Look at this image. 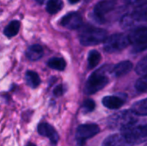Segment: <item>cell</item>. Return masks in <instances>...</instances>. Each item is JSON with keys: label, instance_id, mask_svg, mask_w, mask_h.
<instances>
[{"label": "cell", "instance_id": "cell-1", "mask_svg": "<svg viewBox=\"0 0 147 146\" xmlns=\"http://www.w3.org/2000/svg\"><path fill=\"white\" fill-rule=\"evenodd\" d=\"M111 67V65H105L91 73L84 85V93L86 95H94L102 89L109 83V80L107 72L110 71Z\"/></svg>", "mask_w": 147, "mask_h": 146}, {"label": "cell", "instance_id": "cell-2", "mask_svg": "<svg viewBox=\"0 0 147 146\" xmlns=\"http://www.w3.org/2000/svg\"><path fill=\"white\" fill-rule=\"evenodd\" d=\"M79 33V41L82 46H91L104 42L108 37V32L103 28L86 25L82 26Z\"/></svg>", "mask_w": 147, "mask_h": 146}, {"label": "cell", "instance_id": "cell-3", "mask_svg": "<svg viewBox=\"0 0 147 146\" xmlns=\"http://www.w3.org/2000/svg\"><path fill=\"white\" fill-rule=\"evenodd\" d=\"M138 119L131 110H123L110 116L108 120V126L111 129H120L121 131L137 124Z\"/></svg>", "mask_w": 147, "mask_h": 146}, {"label": "cell", "instance_id": "cell-4", "mask_svg": "<svg viewBox=\"0 0 147 146\" xmlns=\"http://www.w3.org/2000/svg\"><path fill=\"white\" fill-rule=\"evenodd\" d=\"M121 133L125 138L130 146L139 145L146 142L147 126L146 125L137 126V124L121 131Z\"/></svg>", "mask_w": 147, "mask_h": 146}, {"label": "cell", "instance_id": "cell-5", "mask_svg": "<svg viewBox=\"0 0 147 146\" xmlns=\"http://www.w3.org/2000/svg\"><path fill=\"white\" fill-rule=\"evenodd\" d=\"M130 44L133 45V52L135 53L146 51L147 48V28H137L127 35Z\"/></svg>", "mask_w": 147, "mask_h": 146}, {"label": "cell", "instance_id": "cell-6", "mask_svg": "<svg viewBox=\"0 0 147 146\" xmlns=\"http://www.w3.org/2000/svg\"><path fill=\"white\" fill-rule=\"evenodd\" d=\"M130 45L127 35L124 34H115L107 37L104 40V51L109 53H115L122 51Z\"/></svg>", "mask_w": 147, "mask_h": 146}, {"label": "cell", "instance_id": "cell-7", "mask_svg": "<svg viewBox=\"0 0 147 146\" xmlns=\"http://www.w3.org/2000/svg\"><path fill=\"white\" fill-rule=\"evenodd\" d=\"M99 132L100 128L96 124L90 123L80 125L76 131V139L78 144L80 146H83L88 139L95 137Z\"/></svg>", "mask_w": 147, "mask_h": 146}, {"label": "cell", "instance_id": "cell-8", "mask_svg": "<svg viewBox=\"0 0 147 146\" xmlns=\"http://www.w3.org/2000/svg\"><path fill=\"white\" fill-rule=\"evenodd\" d=\"M116 3L113 0H103L97 3L93 9L92 17L98 23H104L106 22L105 15L111 12L115 8Z\"/></svg>", "mask_w": 147, "mask_h": 146}, {"label": "cell", "instance_id": "cell-9", "mask_svg": "<svg viewBox=\"0 0 147 146\" xmlns=\"http://www.w3.org/2000/svg\"><path fill=\"white\" fill-rule=\"evenodd\" d=\"M59 23L68 29H78L83 26V18L78 12H70L62 17Z\"/></svg>", "mask_w": 147, "mask_h": 146}, {"label": "cell", "instance_id": "cell-10", "mask_svg": "<svg viewBox=\"0 0 147 146\" xmlns=\"http://www.w3.org/2000/svg\"><path fill=\"white\" fill-rule=\"evenodd\" d=\"M37 131H38L40 135L47 138L53 145L58 144V141L59 139V133H57L55 128L53 126H51L50 124H48L47 122L40 123L38 125Z\"/></svg>", "mask_w": 147, "mask_h": 146}, {"label": "cell", "instance_id": "cell-11", "mask_svg": "<svg viewBox=\"0 0 147 146\" xmlns=\"http://www.w3.org/2000/svg\"><path fill=\"white\" fill-rule=\"evenodd\" d=\"M133 70V63L129 60L121 61L115 65H112L110 69V73L115 77H121L128 74Z\"/></svg>", "mask_w": 147, "mask_h": 146}, {"label": "cell", "instance_id": "cell-12", "mask_svg": "<svg viewBox=\"0 0 147 146\" xmlns=\"http://www.w3.org/2000/svg\"><path fill=\"white\" fill-rule=\"evenodd\" d=\"M102 105L109 109H119L125 103V99L116 96H108L102 98Z\"/></svg>", "mask_w": 147, "mask_h": 146}, {"label": "cell", "instance_id": "cell-13", "mask_svg": "<svg viewBox=\"0 0 147 146\" xmlns=\"http://www.w3.org/2000/svg\"><path fill=\"white\" fill-rule=\"evenodd\" d=\"M102 146H130L125 138L122 136L121 133H116L112 134L107 137L102 144Z\"/></svg>", "mask_w": 147, "mask_h": 146}, {"label": "cell", "instance_id": "cell-14", "mask_svg": "<svg viewBox=\"0 0 147 146\" xmlns=\"http://www.w3.org/2000/svg\"><path fill=\"white\" fill-rule=\"evenodd\" d=\"M43 54H44L43 47L40 45H32L26 51V56L31 61H37L40 59Z\"/></svg>", "mask_w": 147, "mask_h": 146}, {"label": "cell", "instance_id": "cell-15", "mask_svg": "<svg viewBox=\"0 0 147 146\" xmlns=\"http://www.w3.org/2000/svg\"><path fill=\"white\" fill-rule=\"evenodd\" d=\"M20 27H21L20 22L17 20H13L5 27V28L3 29V34L6 37L12 38L19 33Z\"/></svg>", "mask_w": 147, "mask_h": 146}, {"label": "cell", "instance_id": "cell-16", "mask_svg": "<svg viewBox=\"0 0 147 146\" xmlns=\"http://www.w3.org/2000/svg\"><path fill=\"white\" fill-rule=\"evenodd\" d=\"M134 114L140 116L147 115V99H143L134 103L130 109Z\"/></svg>", "mask_w": 147, "mask_h": 146}, {"label": "cell", "instance_id": "cell-17", "mask_svg": "<svg viewBox=\"0 0 147 146\" xmlns=\"http://www.w3.org/2000/svg\"><path fill=\"white\" fill-rule=\"evenodd\" d=\"M25 79L28 85L32 89H36L40 84V78L35 71H28L25 74Z\"/></svg>", "mask_w": 147, "mask_h": 146}, {"label": "cell", "instance_id": "cell-18", "mask_svg": "<svg viewBox=\"0 0 147 146\" xmlns=\"http://www.w3.org/2000/svg\"><path fill=\"white\" fill-rule=\"evenodd\" d=\"M146 3L141 5L137 6V8L134 9V10H133L131 12V14L133 15L134 18L136 20L137 22H146Z\"/></svg>", "mask_w": 147, "mask_h": 146}, {"label": "cell", "instance_id": "cell-19", "mask_svg": "<svg viewBox=\"0 0 147 146\" xmlns=\"http://www.w3.org/2000/svg\"><path fill=\"white\" fill-rule=\"evenodd\" d=\"M64 6L62 0H48L46 5V9L50 15H54L59 12Z\"/></svg>", "mask_w": 147, "mask_h": 146}, {"label": "cell", "instance_id": "cell-20", "mask_svg": "<svg viewBox=\"0 0 147 146\" xmlns=\"http://www.w3.org/2000/svg\"><path fill=\"white\" fill-rule=\"evenodd\" d=\"M101 54L96 50H92L90 52L88 55V68L93 69L96 66H97L101 61Z\"/></svg>", "mask_w": 147, "mask_h": 146}, {"label": "cell", "instance_id": "cell-21", "mask_svg": "<svg viewBox=\"0 0 147 146\" xmlns=\"http://www.w3.org/2000/svg\"><path fill=\"white\" fill-rule=\"evenodd\" d=\"M47 65L51 69L61 71L65 70V68L66 66V63H65V59L62 58H52L51 59L48 60Z\"/></svg>", "mask_w": 147, "mask_h": 146}, {"label": "cell", "instance_id": "cell-22", "mask_svg": "<svg viewBox=\"0 0 147 146\" xmlns=\"http://www.w3.org/2000/svg\"><path fill=\"white\" fill-rule=\"evenodd\" d=\"M136 22V20L134 18L131 13L125 14L124 15L121 16L120 20V25L122 28H131L135 25Z\"/></svg>", "mask_w": 147, "mask_h": 146}, {"label": "cell", "instance_id": "cell-23", "mask_svg": "<svg viewBox=\"0 0 147 146\" xmlns=\"http://www.w3.org/2000/svg\"><path fill=\"white\" fill-rule=\"evenodd\" d=\"M135 89L140 93H146L147 90V76H141L135 83Z\"/></svg>", "mask_w": 147, "mask_h": 146}, {"label": "cell", "instance_id": "cell-24", "mask_svg": "<svg viewBox=\"0 0 147 146\" xmlns=\"http://www.w3.org/2000/svg\"><path fill=\"white\" fill-rule=\"evenodd\" d=\"M135 72L140 76L146 75L147 73V58L144 57L136 65Z\"/></svg>", "mask_w": 147, "mask_h": 146}, {"label": "cell", "instance_id": "cell-25", "mask_svg": "<svg viewBox=\"0 0 147 146\" xmlns=\"http://www.w3.org/2000/svg\"><path fill=\"white\" fill-rule=\"evenodd\" d=\"M95 108H96V103L93 100L91 99H87L83 103V106H82V108H83V111L85 113V114H88V113H90L92 111L95 110Z\"/></svg>", "mask_w": 147, "mask_h": 146}, {"label": "cell", "instance_id": "cell-26", "mask_svg": "<svg viewBox=\"0 0 147 146\" xmlns=\"http://www.w3.org/2000/svg\"><path fill=\"white\" fill-rule=\"evenodd\" d=\"M125 2L132 6H139L146 3V0H125Z\"/></svg>", "mask_w": 147, "mask_h": 146}, {"label": "cell", "instance_id": "cell-27", "mask_svg": "<svg viewBox=\"0 0 147 146\" xmlns=\"http://www.w3.org/2000/svg\"><path fill=\"white\" fill-rule=\"evenodd\" d=\"M53 94H54V96H57V97L61 96L64 94V86H63L62 84L58 85V86L54 89V90H53Z\"/></svg>", "mask_w": 147, "mask_h": 146}, {"label": "cell", "instance_id": "cell-28", "mask_svg": "<svg viewBox=\"0 0 147 146\" xmlns=\"http://www.w3.org/2000/svg\"><path fill=\"white\" fill-rule=\"evenodd\" d=\"M69 1V3H71V4H74V3H78L80 0H68Z\"/></svg>", "mask_w": 147, "mask_h": 146}, {"label": "cell", "instance_id": "cell-29", "mask_svg": "<svg viewBox=\"0 0 147 146\" xmlns=\"http://www.w3.org/2000/svg\"><path fill=\"white\" fill-rule=\"evenodd\" d=\"M38 3H40V4H42V3H44L45 2H46V0H35Z\"/></svg>", "mask_w": 147, "mask_h": 146}, {"label": "cell", "instance_id": "cell-30", "mask_svg": "<svg viewBox=\"0 0 147 146\" xmlns=\"http://www.w3.org/2000/svg\"><path fill=\"white\" fill-rule=\"evenodd\" d=\"M27 146H36L34 144H33V143H28V145H27Z\"/></svg>", "mask_w": 147, "mask_h": 146}, {"label": "cell", "instance_id": "cell-31", "mask_svg": "<svg viewBox=\"0 0 147 146\" xmlns=\"http://www.w3.org/2000/svg\"><path fill=\"white\" fill-rule=\"evenodd\" d=\"M85 1H87V2H89V1H90V0H85Z\"/></svg>", "mask_w": 147, "mask_h": 146}]
</instances>
